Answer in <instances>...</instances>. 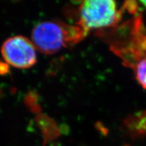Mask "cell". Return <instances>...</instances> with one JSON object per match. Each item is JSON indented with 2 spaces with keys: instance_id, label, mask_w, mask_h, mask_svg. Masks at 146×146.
I'll return each mask as SVG.
<instances>
[{
  "instance_id": "cell-6",
  "label": "cell",
  "mask_w": 146,
  "mask_h": 146,
  "mask_svg": "<svg viewBox=\"0 0 146 146\" xmlns=\"http://www.w3.org/2000/svg\"><path fill=\"white\" fill-rule=\"evenodd\" d=\"M139 1L142 5H143L144 6L146 7V0H139Z\"/></svg>"
},
{
  "instance_id": "cell-3",
  "label": "cell",
  "mask_w": 146,
  "mask_h": 146,
  "mask_svg": "<svg viewBox=\"0 0 146 146\" xmlns=\"http://www.w3.org/2000/svg\"><path fill=\"white\" fill-rule=\"evenodd\" d=\"M1 54L7 63L18 68H28L36 62V47L23 36H12L1 46Z\"/></svg>"
},
{
  "instance_id": "cell-2",
  "label": "cell",
  "mask_w": 146,
  "mask_h": 146,
  "mask_svg": "<svg viewBox=\"0 0 146 146\" xmlns=\"http://www.w3.org/2000/svg\"><path fill=\"white\" fill-rule=\"evenodd\" d=\"M78 12V25L86 31L114 26L122 16L116 0H81Z\"/></svg>"
},
{
  "instance_id": "cell-4",
  "label": "cell",
  "mask_w": 146,
  "mask_h": 146,
  "mask_svg": "<svg viewBox=\"0 0 146 146\" xmlns=\"http://www.w3.org/2000/svg\"><path fill=\"white\" fill-rule=\"evenodd\" d=\"M131 39L125 46L116 50L125 64L131 68L139 60L146 57V29L140 16L133 21Z\"/></svg>"
},
{
  "instance_id": "cell-1",
  "label": "cell",
  "mask_w": 146,
  "mask_h": 146,
  "mask_svg": "<svg viewBox=\"0 0 146 146\" xmlns=\"http://www.w3.org/2000/svg\"><path fill=\"white\" fill-rule=\"evenodd\" d=\"M86 33L79 25L71 27L61 22L45 21L33 29L32 42L39 52L53 54L68 45L81 41Z\"/></svg>"
},
{
  "instance_id": "cell-5",
  "label": "cell",
  "mask_w": 146,
  "mask_h": 146,
  "mask_svg": "<svg viewBox=\"0 0 146 146\" xmlns=\"http://www.w3.org/2000/svg\"><path fill=\"white\" fill-rule=\"evenodd\" d=\"M133 68L136 80L143 89H146V57L137 62Z\"/></svg>"
}]
</instances>
